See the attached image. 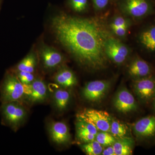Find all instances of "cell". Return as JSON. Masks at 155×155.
<instances>
[{
  "label": "cell",
  "instance_id": "25",
  "mask_svg": "<svg viewBox=\"0 0 155 155\" xmlns=\"http://www.w3.org/2000/svg\"><path fill=\"white\" fill-rule=\"evenodd\" d=\"M69 5L75 12H81L87 7V0H69Z\"/></svg>",
  "mask_w": 155,
  "mask_h": 155
},
{
  "label": "cell",
  "instance_id": "10",
  "mask_svg": "<svg viewBox=\"0 0 155 155\" xmlns=\"http://www.w3.org/2000/svg\"><path fill=\"white\" fill-rule=\"evenodd\" d=\"M114 105L120 113L127 114L136 110L137 104L133 94L126 87H122L115 96Z\"/></svg>",
  "mask_w": 155,
  "mask_h": 155
},
{
  "label": "cell",
  "instance_id": "4",
  "mask_svg": "<svg viewBox=\"0 0 155 155\" xmlns=\"http://www.w3.org/2000/svg\"><path fill=\"white\" fill-rule=\"evenodd\" d=\"M76 118L91 124L98 131L110 132L112 118L107 111L85 109L77 114Z\"/></svg>",
  "mask_w": 155,
  "mask_h": 155
},
{
  "label": "cell",
  "instance_id": "24",
  "mask_svg": "<svg viewBox=\"0 0 155 155\" xmlns=\"http://www.w3.org/2000/svg\"><path fill=\"white\" fill-rule=\"evenodd\" d=\"M15 73L20 82L24 85L30 84L35 79L34 73L24 71H16Z\"/></svg>",
  "mask_w": 155,
  "mask_h": 155
},
{
  "label": "cell",
  "instance_id": "22",
  "mask_svg": "<svg viewBox=\"0 0 155 155\" xmlns=\"http://www.w3.org/2000/svg\"><path fill=\"white\" fill-rule=\"evenodd\" d=\"M81 149L87 155H99L101 154L103 146L97 140L80 144Z\"/></svg>",
  "mask_w": 155,
  "mask_h": 155
},
{
  "label": "cell",
  "instance_id": "11",
  "mask_svg": "<svg viewBox=\"0 0 155 155\" xmlns=\"http://www.w3.org/2000/svg\"><path fill=\"white\" fill-rule=\"evenodd\" d=\"M134 91L140 100L146 102L155 97V79L144 77L134 79Z\"/></svg>",
  "mask_w": 155,
  "mask_h": 155
},
{
  "label": "cell",
  "instance_id": "28",
  "mask_svg": "<svg viewBox=\"0 0 155 155\" xmlns=\"http://www.w3.org/2000/svg\"><path fill=\"white\" fill-rule=\"evenodd\" d=\"M114 33L120 37L125 36L127 32V28L125 27H116L111 28Z\"/></svg>",
  "mask_w": 155,
  "mask_h": 155
},
{
  "label": "cell",
  "instance_id": "6",
  "mask_svg": "<svg viewBox=\"0 0 155 155\" xmlns=\"http://www.w3.org/2000/svg\"><path fill=\"white\" fill-rule=\"evenodd\" d=\"M110 85V82L107 80L90 81L84 87L81 91L82 97L91 102L100 101L105 96Z\"/></svg>",
  "mask_w": 155,
  "mask_h": 155
},
{
  "label": "cell",
  "instance_id": "3",
  "mask_svg": "<svg viewBox=\"0 0 155 155\" xmlns=\"http://www.w3.org/2000/svg\"><path fill=\"white\" fill-rule=\"evenodd\" d=\"M25 87L15 73H7L0 85V100L2 104L13 101L22 102Z\"/></svg>",
  "mask_w": 155,
  "mask_h": 155
},
{
  "label": "cell",
  "instance_id": "2",
  "mask_svg": "<svg viewBox=\"0 0 155 155\" xmlns=\"http://www.w3.org/2000/svg\"><path fill=\"white\" fill-rule=\"evenodd\" d=\"M2 122L14 131H17L27 119L28 112L22 102L3 103L0 108Z\"/></svg>",
  "mask_w": 155,
  "mask_h": 155
},
{
  "label": "cell",
  "instance_id": "31",
  "mask_svg": "<svg viewBox=\"0 0 155 155\" xmlns=\"http://www.w3.org/2000/svg\"><path fill=\"white\" fill-rule=\"evenodd\" d=\"M0 2H1V0H0Z\"/></svg>",
  "mask_w": 155,
  "mask_h": 155
},
{
  "label": "cell",
  "instance_id": "1",
  "mask_svg": "<svg viewBox=\"0 0 155 155\" xmlns=\"http://www.w3.org/2000/svg\"><path fill=\"white\" fill-rule=\"evenodd\" d=\"M51 25L56 40L81 66L93 71L107 67L105 45L110 36L98 21L62 13Z\"/></svg>",
  "mask_w": 155,
  "mask_h": 155
},
{
  "label": "cell",
  "instance_id": "20",
  "mask_svg": "<svg viewBox=\"0 0 155 155\" xmlns=\"http://www.w3.org/2000/svg\"><path fill=\"white\" fill-rule=\"evenodd\" d=\"M110 133L116 139L128 137V129L127 125L119 120L112 118Z\"/></svg>",
  "mask_w": 155,
  "mask_h": 155
},
{
  "label": "cell",
  "instance_id": "23",
  "mask_svg": "<svg viewBox=\"0 0 155 155\" xmlns=\"http://www.w3.org/2000/svg\"><path fill=\"white\" fill-rule=\"evenodd\" d=\"M95 140L103 147L113 145L116 139L110 132L100 131L96 136Z\"/></svg>",
  "mask_w": 155,
  "mask_h": 155
},
{
  "label": "cell",
  "instance_id": "30",
  "mask_svg": "<svg viewBox=\"0 0 155 155\" xmlns=\"http://www.w3.org/2000/svg\"><path fill=\"white\" fill-rule=\"evenodd\" d=\"M154 109H155V101H154Z\"/></svg>",
  "mask_w": 155,
  "mask_h": 155
},
{
  "label": "cell",
  "instance_id": "18",
  "mask_svg": "<svg viewBox=\"0 0 155 155\" xmlns=\"http://www.w3.org/2000/svg\"><path fill=\"white\" fill-rule=\"evenodd\" d=\"M134 142L130 137L116 139L113 144L116 155H130L133 153Z\"/></svg>",
  "mask_w": 155,
  "mask_h": 155
},
{
  "label": "cell",
  "instance_id": "16",
  "mask_svg": "<svg viewBox=\"0 0 155 155\" xmlns=\"http://www.w3.org/2000/svg\"><path fill=\"white\" fill-rule=\"evenodd\" d=\"M53 105L59 112H63L68 107L71 100V94L68 89L59 87L53 91Z\"/></svg>",
  "mask_w": 155,
  "mask_h": 155
},
{
  "label": "cell",
  "instance_id": "21",
  "mask_svg": "<svg viewBox=\"0 0 155 155\" xmlns=\"http://www.w3.org/2000/svg\"><path fill=\"white\" fill-rule=\"evenodd\" d=\"M140 39L142 44L147 49L155 51V26L143 31Z\"/></svg>",
  "mask_w": 155,
  "mask_h": 155
},
{
  "label": "cell",
  "instance_id": "29",
  "mask_svg": "<svg viewBox=\"0 0 155 155\" xmlns=\"http://www.w3.org/2000/svg\"><path fill=\"white\" fill-rule=\"evenodd\" d=\"M102 155H116L114 147L113 145L107 147L104 149L103 150L101 154Z\"/></svg>",
  "mask_w": 155,
  "mask_h": 155
},
{
  "label": "cell",
  "instance_id": "17",
  "mask_svg": "<svg viewBox=\"0 0 155 155\" xmlns=\"http://www.w3.org/2000/svg\"><path fill=\"white\" fill-rule=\"evenodd\" d=\"M150 71V67L147 63L140 59L132 61L128 69L129 75L135 79L147 77Z\"/></svg>",
  "mask_w": 155,
  "mask_h": 155
},
{
  "label": "cell",
  "instance_id": "15",
  "mask_svg": "<svg viewBox=\"0 0 155 155\" xmlns=\"http://www.w3.org/2000/svg\"><path fill=\"white\" fill-rule=\"evenodd\" d=\"M58 69L54 75L53 79L59 87L69 89L77 84V78L71 69L63 66Z\"/></svg>",
  "mask_w": 155,
  "mask_h": 155
},
{
  "label": "cell",
  "instance_id": "12",
  "mask_svg": "<svg viewBox=\"0 0 155 155\" xmlns=\"http://www.w3.org/2000/svg\"><path fill=\"white\" fill-rule=\"evenodd\" d=\"M134 134L137 138L147 139L155 136V116H150L139 119L134 124Z\"/></svg>",
  "mask_w": 155,
  "mask_h": 155
},
{
  "label": "cell",
  "instance_id": "13",
  "mask_svg": "<svg viewBox=\"0 0 155 155\" xmlns=\"http://www.w3.org/2000/svg\"><path fill=\"white\" fill-rule=\"evenodd\" d=\"M98 132L97 129L91 124L77 119L75 122L76 138L80 144L95 140L96 136Z\"/></svg>",
  "mask_w": 155,
  "mask_h": 155
},
{
  "label": "cell",
  "instance_id": "14",
  "mask_svg": "<svg viewBox=\"0 0 155 155\" xmlns=\"http://www.w3.org/2000/svg\"><path fill=\"white\" fill-rule=\"evenodd\" d=\"M121 7L125 14L134 17L144 16L150 8L146 0H125Z\"/></svg>",
  "mask_w": 155,
  "mask_h": 155
},
{
  "label": "cell",
  "instance_id": "19",
  "mask_svg": "<svg viewBox=\"0 0 155 155\" xmlns=\"http://www.w3.org/2000/svg\"><path fill=\"white\" fill-rule=\"evenodd\" d=\"M37 59L33 53H30L17 65L16 71H24L34 73L36 67Z\"/></svg>",
  "mask_w": 155,
  "mask_h": 155
},
{
  "label": "cell",
  "instance_id": "7",
  "mask_svg": "<svg viewBox=\"0 0 155 155\" xmlns=\"http://www.w3.org/2000/svg\"><path fill=\"white\" fill-rule=\"evenodd\" d=\"M48 133L50 139L58 146L69 144L71 136L69 127L63 121H51L48 126Z\"/></svg>",
  "mask_w": 155,
  "mask_h": 155
},
{
  "label": "cell",
  "instance_id": "9",
  "mask_svg": "<svg viewBox=\"0 0 155 155\" xmlns=\"http://www.w3.org/2000/svg\"><path fill=\"white\" fill-rule=\"evenodd\" d=\"M39 54L43 67L48 70L58 69L62 66L65 60L63 54L56 49L46 45L42 46Z\"/></svg>",
  "mask_w": 155,
  "mask_h": 155
},
{
  "label": "cell",
  "instance_id": "26",
  "mask_svg": "<svg viewBox=\"0 0 155 155\" xmlns=\"http://www.w3.org/2000/svg\"><path fill=\"white\" fill-rule=\"evenodd\" d=\"M110 26L111 28L116 27H125L127 28L128 26V23L127 20L123 17H117L111 23Z\"/></svg>",
  "mask_w": 155,
  "mask_h": 155
},
{
  "label": "cell",
  "instance_id": "8",
  "mask_svg": "<svg viewBox=\"0 0 155 155\" xmlns=\"http://www.w3.org/2000/svg\"><path fill=\"white\" fill-rule=\"evenodd\" d=\"M105 52L108 59L116 64H122L127 58L129 51L121 41L110 36L106 41Z\"/></svg>",
  "mask_w": 155,
  "mask_h": 155
},
{
  "label": "cell",
  "instance_id": "27",
  "mask_svg": "<svg viewBox=\"0 0 155 155\" xmlns=\"http://www.w3.org/2000/svg\"><path fill=\"white\" fill-rule=\"evenodd\" d=\"M94 4L97 9H103L107 5L109 0H92Z\"/></svg>",
  "mask_w": 155,
  "mask_h": 155
},
{
  "label": "cell",
  "instance_id": "5",
  "mask_svg": "<svg viewBox=\"0 0 155 155\" xmlns=\"http://www.w3.org/2000/svg\"><path fill=\"white\" fill-rule=\"evenodd\" d=\"M25 93L22 101L30 105L41 104L46 101L49 97L47 85L43 80L35 78L30 84L24 85Z\"/></svg>",
  "mask_w": 155,
  "mask_h": 155
}]
</instances>
